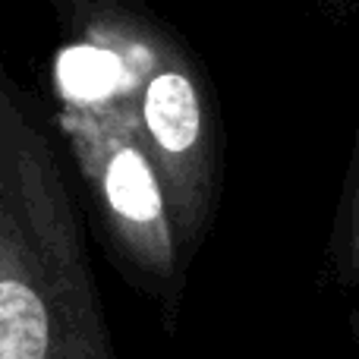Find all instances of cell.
<instances>
[{
  "instance_id": "1",
  "label": "cell",
  "mask_w": 359,
  "mask_h": 359,
  "mask_svg": "<svg viewBox=\"0 0 359 359\" xmlns=\"http://www.w3.org/2000/svg\"><path fill=\"white\" fill-rule=\"evenodd\" d=\"M0 359H120L60 158L4 54Z\"/></svg>"
},
{
  "instance_id": "2",
  "label": "cell",
  "mask_w": 359,
  "mask_h": 359,
  "mask_svg": "<svg viewBox=\"0 0 359 359\" xmlns=\"http://www.w3.org/2000/svg\"><path fill=\"white\" fill-rule=\"evenodd\" d=\"M111 73L161 174L186 259H196L221 198V123L202 63L136 0H50Z\"/></svg>"
},
{
  "instance_id": "3",
  "label": "cell",
  "mask_w": 359,
  "mask_h": 359,
  "mask_svg": "<svg viewBox=\"0 0 359 359\" xmlns=\"http://www.w3.org/2000/svg\"><path fill=\"white\" fill-rule=\"evenodd\" d=\"M57 60V130L73 155L117 271L161 316L170 337L186 299L192 262L180 243L161 174L101 57L67 32Z\"/></svg>"
},
{
  "instance_id": "4",
  "label": "cell",
  "mask_w": 359,
  "mask_h": 359,
  "mask_svg": "<svg viewBox=\"0 0 359 359\" xmlns=\"http://www.w3.org/2000/svg\"><path fill=\"white\" fill-rule=\"evenodd\" d=\"M328 268L334 284L359 299V133L353 145V161L347 170V183H344V196L334 215V227H331Z\"/></svg>"
},
{
  "instance_id": "5",
  "label": "cell",
  "mask_w": 359,
  "mask_h": 359,
  "mask_svg": "<svg viewBox=\"0 0 359 359\" xmlns=\"http://www.w3.org/2000/svg\"><path fill=\"white\" fill-rule=\"evenodd\" d=\"M318 4H331V6H350V4H359V0H318Z\"/></svg>"
}]
</instances>
